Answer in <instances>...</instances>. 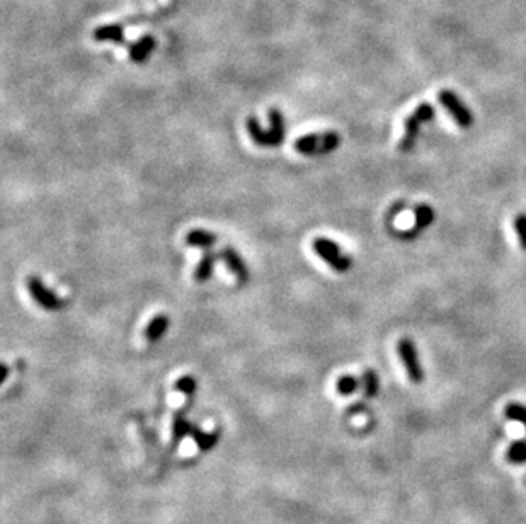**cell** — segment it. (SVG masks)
I'll return each instance as SVG.
<instances>
[{
  "label": "cell",
  "instance_id": "cell-12",
  "mask_svg": "<svg viewBox=\"0 0 526 524\" xmlns=\"http://www.w3.org/2000/svg\"><path fill=\"white\" fill-rule=\"evenodd\" d=\"M216 242H218V237H216L213 232H208V230L196 228V230H191V232H187V235H186L187 246L198 247V249L209 250Z\"/></svg>",
  "mask_w": 526,
  "mask_h": 524
},
{
  "label": "cell",
  "instance_id": "cell-16",
  "mask_svg": "<svg viewBox=\"0 0 526 524\" xmlns=\"http://www.w3.org/2000/svg\"><path fill=\"white\" fill-rule=\"evenodd\" d=\"M269 123H271V133L275 136L276 143L282 145L284 136H286V128H284V118L278 108L269 109Z\"/></svg>",
  "mask_w": 526,
  "mask_h": 524
},
{
  "label": "cell",
  "instance_id": "cell-17",
  "mask_svg": "<svg viewBox=\"0 0 526 524\" xmlns=\"http://www.w3.org/2000/svg\"><path fill=\"white\" fill-rule=\"evenodd\" d=\"M363 387L361 385V380H358V378L351 377V374H344V377L337 378L336 381V392L339 393V395H353L354 392L360 390V388Z\"/></svg>",
  "mask_w": 526,
  "mask_h": 524
},
{
  "label": "cell",
  "instance_id": "cell-8",
  "mask_svg": "<svg viewBox=\"0 0 526 524\" xmlns=\"http://www.w3.org/2000/svg\"><path fill=\"white\" fill-rule=\"evenodd\" d=\"M92 38L95 41H113L118 46H128L126 38H124V26L123 24L115 23V24H106V26H99L98 29H94Z\"/></svg>",
  "mask_w": 526,
  "mask_h": 524
},
{
  "label": "cell",
  "instance_id": "cell-2",
  "mask_svg": "<svg viewBox=\"0 0 526 524\" xmlns=\"http://www.w3.org/2000/svg\"><path fill=\"white\" fill-rule=\"evenodd\" d=\"M433 118H435V109H433V106L428 104V102H422V104H419L418 108L412 111V115L407 116V118L404 119V136H402V140H400V145H399L400 150L402 152L412 150V148H414V145H415V141H418L421 125L431 121Z\"/></svg>",
  "mask_w": 526,
  "mask_h": 524
},
{
  "label": "cell",
  "instance_id": "cell-10",
  "mask_svg": "<svg viewBox=\"0 0 526 524\" xmlns=\"http://www.w3.org/2000/svg\"><path fill=\"white\" fill-rule=\"evenodd\" d=\"M169 315L167 313H159L155 315L154 318H152L150 322L147 324V327H145V339H147V342H150V344H154V342L161 341V339L165 335V332L169 331Z\"/></svg>",
  "mask_w": 526,
  "mask_h": 524
},
{
  "label": "cell",
  "instance_id": "cell-23",
  "mask_svg": "<svg viewBox=\"0 0 526 524\" xmlns=\"http://www.w3.org/2000/svg\"><path fill=\"white\" fill-rule=\"evenodd\" d=\"M513 225H514V230H516L518 233V240H520V246L521 249L526 250V215L520 213L516 215L513 219Z\"/></svg>",
  "mask_w": 526,
  "mask_h": 524
},
{
  "label": "cell",
  "instance_id": "cell-19",
  "mask_svg": "<svg viewBox=\"0 0 526 524\" xmlns=\"http://www.w3.org/2000/svg\"><path fill=\"white\" fill-rule=\"evenodd\" d=\"M190 427L191 422L184 417L183 412L176 414L174 416V422H172V439L174 442H179L181 439L190 436Z\"/></svg>",
  "mask_w": 526,
  "mask_h": 524
},
{
  "label": "cell",
  "instance_id": "cell-15",
  "mask_svg": "<svg viewBox=\"0 0 526 524\" xmlns=\"http://www.w3.org/2000/svg\"><path fill=\"white\" fill-rule=\"evenodd\" d=\"M414 213H415V223L411 233L421 232V230L428 228V226L433 223V219H435V211H433V208L429 206V204H418Z\"/></svg>",
  "mask_w": 526,
  "mask_h": 524
},
{
  "label": "cell",
  "instance_id": "cell-7",
  "mask_svg": "<svg viewBox=\"0 0 526 524\" xmlns=\"http://www.w3.org/2000/svg\"><path fill=\"white\" fill-rule=\"evenodd\" d=\"M220 257H222V261L225 262V265L229 267V271L232 272L233 276H236L237 281H239L240 285H244V283L249 281L247 264H245V261L242 259V257H240V254L237 252V250L233 249L232 246L223 247V250L220 252Z\"/></svg>",
  "mask_w": 526,
  "mask_h": 524
},
{
  "label": "cell",
  "instance_id": "cell-14",
  "mask_svg": "<svg viewBox=\"0 0 526 524\" xmlns=\"http://www.w3.org/2000/svg\"><path fill=\"white\" fill-rule=\"evenodd\" d=\"M216 257L218 256H216L215 252H211V250H205L201 261L198 262L196 269H194V279H196L198 283H206L211 278Z\"/></svg>",
  "mask_w": 526,
  "mask_h": 524
},
{
  "label": "cell",
  "instance_id": "cell-21",
  "mask_svg": "<svg viewBox=\"0 0 526 524\" xmlns=\"http://www.w3.org/2000/svg\"><path fill=\"white\" fill-rule=\"evenodd\" d=\"M504 416L514 422H521L526 429V405L518 402H511L504 407Z\"/></svg>",
  "mask_w": 526,
  "mask_h": 524
},
{
  "label": "cell",
  "instance_id": "cell-13",
  "mask_svg": "<svg viewBox=\"0 0 526 524\" xmlns=\"http://www.w3.org/2000/svg\"><path fill=\"white\" fill-rule=\"evenodd\" d=\"M190 436L194 442H196V446L201 449V451H209V449L215 448L216 442H218L220 431H213V433H203L200 427L194 426V424L191 422Z\"/></svg>",
  "mask_w": 526,
  "mask_h": 524
},
{
  "label": "cell",
  "instance_id": "cell-20",
  "mask_svg": "<svg viewBox=\"0 0 526 524\" xmlns=\"http://www.w3.org/2000/svg\"><path fill=\"white\" fill-rule=\"evenodd\" d=\"M361 385H363L365 398H373V396L378 393V388H380V381L375 371L366 370L363 373V378H361Z\"/></svg>",
  "mask_w": 526,
  "mask_h": 524
},
{
  "label": "cell",
  "instance_id": "cell-18",
  "mask_svg": "<svg viewBox=\"0 0 526 524\" xmlns=\"http://www.w3.org/2000/svg\"><path fill=\"white\" fill-rule=\"evenodd\" d=\"M506 458L507 462L513 463V465H523V463H526V439L514 441L513 444L507 448Z\"/></svg>",
  "mask_w": 526,
  "mask_h": 524
},
{
  "label": "cell",
  "instance_id": "cell-22",
  "mask_svg": "<svg viewBox=\"0 0 526 524\" xmlns=\"http://www.w3.org/2000/svg\"><path fill=\"white\" fill-rule=\"evenodd\" d=\"M174 388H176L177 392L184 393V395L190 396L191 398V396L194 395V392H196V380H194L193 377H183L176 381Z\"/></svg>",
  "mask_w": 526,
  "mask_h": 524
},
{
  "label": "cell",
  "instance_id": "cell-11",
  "mask_svg": "<svg viewBox=\"0 0 526 524\" xmlns=\"http://www.w3.org/2000/svg\"><path fill=\"white\" fill-rule=\"evenodd\" d=\"M128 51H130V60L133 63H144L147 56L155 49V40L152 36H141L138 41L128 43Z\"/></svg>",
  "mask_w": 526,
  "mask_h": 524
},
{
  "label": "cell",
  "instance_id": "cell-6",
  "mask_svg": "<svg viewBox=\"0 0 526 524\" xmlns=\"http://www.w3.org/2000/svg\"><path fill=\"white\" fill-rule=\"evenodd\" d=\"M397 350H399L400 361H402L409 380L412 383H421L424 380V370L419 363L418 349H415L414 342L411 339H400L399 344H397Z\"/></svg>",
  "mask_w": 526,
  "mask_h": 524
},
{
  "label": "cell",
  "instance_id": "cell-5",
  "mask_svg": "<svg viewBox=\"0 0 526 524\" xmlns=\"http://www.w3.org/2000/svg\"><path fill=\"white\" fill-rule=\"evenodd\" d=\"M26 288L27 293L31 295V298L34 300V303H36L38 307H41L43 310L55 311L65 307V302H63L56 293H53L38 276L33 274L26 279Z\"/></svg>",
  "mask_w": 526,
  "mask_h": 524
},
{
  "label": "cell",
  "instance_id": "cell-9",
  "mask_svg": "<svg viewBox=\"0 0 526 524\" xmlns=\"http://www.w3.org/2000/svg\"><path fill=\"white\" fill-rule=\"evenodd\" d=\"M245 128H247L251 140L254 141L255 145H259V147H278L271 130H262L254 116H249L247 121H245Z\"/></svg>",
  "mask_w": 526,
  "mask_h": 524
},
{
  "label": "cell",
  "instance_id": "cell-3",
  "mask_svg": "<svg viewBox=\"0 0 526 524\" xmlns=\"http://www.w3.org/2000/svg\"><path fill=\"white\" fill-rule=\"evenodd\" d=\"M312 249H314V252L317 254L329 267H332L334 271L347 272L353 267V259H351L350 256H346L336 242L325 239V237H317V239H314Z\"/></svg>",
  "mask_w": 526,
  "mask_h": 524
},
{
  "label": "cell",
  "instance_id": "cell-1",
  "mask_svg": "<svg viewBox=\"0 0 526 524\" xmlns=\"http://www.w3.org/2000/svg\"><path fill=\"white\" fill-rule=\"evenodd\" d=\"M341 145V136L337 131H325V133H308L298 136L295 140V150L301 155H325L337 150Z\"/></svg>",
  "mask_w": 526,
  "mask_h": 524
},
{
  "label": "cell",
  "instance_id": "cell-4",
  "mask_svg": "<svg viewBox=\"0 0 526 524\" xmlns=\"http://www.w3.org/2000/svg\"><path fill=\"white\" fill-rule=\"evenodd\" d=\"M438 101L461 130H468L474 125V115H472V111L467 108V104H465L453 91H448V88L439 91Z\"/></svg>",
  "mask_w": 526,
  "mask_h": 524
}]
</instances>
